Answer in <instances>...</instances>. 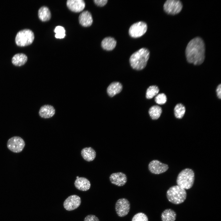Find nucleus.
<instances>
[{
	"label": "nucleus",
	"mask_w": 221,
	"mask_h": 221,
	"mask_svg": "<svg viewBox=\"0 0 221 221\" xmlns=\"http://www.w3.org/2000/svg\"><path fill=\"white\" fill-rule=\"evenodd\" d=\"M185 53L189 63L195 65L202 64L205 58V46L203 39L199 37L192 39L187 46Z\"/></svg>",
	"instance_id": "1"
},
{
	"label": "nucleus",
	"mask_w": 221,
	"mask_h": 221,
	"mask_svg": "<svg viewBox=\"0 0 221 221\" xmlns=\"http://www.w3.org/2000/svg\"><path fill=\"white\" fill-rule=\"evenodd\" d=\"M149 56V51L147 48L139 49L130 56L129 61L131 67L137 70L143 69L146 66Z\"/></svg>",
	"instance_id": "2"
},
{
	"label": "nucleus",
	"mask_w": 221,
	"mask_h": 221,
	"mask_svg": "<svg viewBox=\"0 0 221 221\" xmlns=\"http://www.w3.org/2000/svg\"><path fill=\"white\" fill-rule=\"evenodd\" d=\"M187 196L185 189L177 185L171 187L166 192L168 200L175 204H179L184 202Z\"/></svg>",
	"instance_id": "3"
},
{
	"label": "nucleus",
	"mask_w": 221,
	"mask_h": 221,
	"mask_svg": "<svg viewBox=\"0 0 221 221\" xmlns=\"http://www.w3.org/2000/svg\"><path fill=\"white\" fill-rule=\"evenodd\" d=\"M194 181V173L191 169L186 168L179 174L176 180L177 185L184 188L188 189L192 187Z\"/></svg>",
	"instance_id": "4"
},
{
	"label": "nucleus",
	"mask_w": 221,
	"mask_h": 221,
	"mask_svg": "<svg viewBox=\"0 0 221 221\" xmlns=\"http://www.w3.org/2000/svg\"><path fill=\"white\" fill-rule=\"evenodd\" d=\"M34 39L33 31L29 29H24L18 31L15 37V43L19 46L24 47L31 45Z\"/></svg>",
	"instance_id": "5"
},
{
	"label": "nucleus",
	"mask_w": 221,
	"mask_h": 221,
	"mask_svg": "<svg viewBox=\"0 0 221 221\" xmlns=\"http://www.w3.org/2000/svg\"><path fill=\"white\" fill-rule=\"evenodd\" d=\"M25 145V143L24 140L21 137L17 136H14L9 139L7 143L8 149L15 153L21 152Z\"/></svg>",
	"instance_id": "6"
},
{
	"label": "nucleus",
	"mask_w": 221,
	"mask_h": 221,
	"mask_svg": "<svg viewBox=\"0 0 221 221\" xmlns=\"http://www.w3.org/2000/svg\"><path fill=\"white\" fill-rule=\"evenodd\" d=\"M147 25L146 23L140 21L132 24L129 30L130 36L134 38L141 37L146 32Z\"/></svg>",
	"instance_id": "7"
},
{
	"label": "nucleus",
	"mask_w": 221,
	"mask_h": 221,
	"mask_svg": "<svg viewBox=\"0 0 221 221\" xmlns=\"http://www.w3.org/2000/svg\"><path fill=\"white\" fill-rule=\"evenodd\" d=\"M183 5L181 2L177 0H168L163 6L164 11L167 14L175 15L179 13L181 10Z\"/></svg>",
	"instance_id": "8"
},
{
	"label": "nucleus",
	"mask_w": 221,
	"mask_h": 221,
	"mask_svg": "<svg viewBox=\"0 0 221 221\" xmlns=\"http://www.w3.org/2000/svg\"><path fill=\"white\" fill-rule=\"evenodd\" d=\"M130 204L129 201L124 198L118 199L116 203L115 209L118 215L120 217L127 215L130 211Z\"/></svg>",
	"instance_id": "9"
},
{
	"label": "nucleus",
	"mask_w": 221,
	"mask_h": 221,
	"mask_svg": "<svg viewBox=\"0 0 221 221\" xmlns=\"http://www.w3.org/2000/svg\"><path fill=\"white\" fill-rule=\"evenodd\" d=\"M80 198L76 195L68 196L64 201L63 206L67 210L71 211L77 208L80 205Z\"/></svg>",
	"instance_id": "10"
},
{
	"label": "nucleus",
	"mask_w": 221,
	"mask_h": 221,
	"mask_svg": "<svg viewBox=\"0 0 221 221\" xmlns=\"http://www.w3.org/2000/svg\"><path fill=\"white\" fill-rule=\"evenodd\" d=\"M148 169L152 173L158 174L164 173L169 168L168 165L159 161L154 160L150 161L148 165Z\"/></svg>",
	"instance_id": "11"
},
{
	"label": "nucleus",
	"mask_w": 221,
	"mask_h": 221,
	"mask_svg": "<svg viewBox=\"0 0 221 221\" xmlns=\"http://www.w3.org/2000/svg\"><path fill=\"white\" fill-rule=\"evenodd\" d=\"M111 183L118 186L124 185L127 181V177L124 173L119 172L111 174L109 177Z\"/></svg>",
	"instance_id": "12"
},
{
	"label": "nucleus",
	"mask_w": 221,
	"mask_h": 221,
	"mask_svg": "<svg viewBox=\"0 0 221 221\" xmlns=\"http://www.w3.org/2000/svg\"><path fill=\"white\" fill-rule=\"evenodd\" d=\"M67 6L71 11L76 13L82 11L84 8L85 3L83 0H68Z\"/></svg>",
	"instance_id": "13"
},
{
	"label": "nucleus",
	"mask_w": 221,
	"mask_h": 221,
	"mask_svg": "<svg viewBox=\"0 0 221 221\" xmlns=\"http://www.w3.org/2000/svg\"><path fill=\"white\" fill-rule=\"evenodd\" d=\"M79 20L80 24L85 27H89L93 23V18L91 13L88 11H84L79 15Z\"/></svg>",
	"instance_id": "14"
},
{
	"label": "nucleus",
	"mask_w": 221,
	"mask_h": 221,
	"mask_svg": "<svg viewBox=\"0 0 221 221\" xmlns=\"http://www.w3.org/2000/svg\"><path fill=\"white\" fill-rule=\"evenodd\" d=\"M55 113V109L52 106L45 105L41 107L39 110V114L41 118H48L52 117Z\"/></svg>",
	"instance_id": "15"
},
{
	"label": "nucleus",
	"mask_w": 221,
	"mask_h": 221,
	"mask_svg": "<svg viewBox=\"0 0 221 221\" xmlns=\"http://www.w3.org/2000/svg\"><path fill=\"white\" fill-rule=\"evenodd\" d=\"M74 185L78 189L81 191H86L89 190L91 187L90 181L84 177H79L75 181Z\"/></svg>",
	"instance_id": "16"
},
{
	"label": "nucleus",
	"mask_w": 221,
	"mask_h": 221,
	"mask_svg": "<svg viewBox=\"0 0 221 221\" xmlns=\"http://www.w3.org/2000/svg\"><path fill=\"white\" fill-rule=\"evenodd\" d=\"M81 155L83 158L87 161H93L96 156L95 151L91 147H85L82 149Z\"/></svg>",
	"instance_id": "17"
},
{
	"label": "nucleus",
	"mask_w": 221,
	"mask_h": 221,
	"mask_svg": "<svg viewBox=\"0 0 221 221\" xmlns=\"http://www.w3.org/2000/svg\"><path fill=\"white\" fill-rule=\"evenodd\" d=\"M122 84L118 82H113L111 83L108 87L107 92L108 95L112 97L119 93L122 90Z\"/></svg>",
	"instance_id": "18"
},
{
	"label": "nucleus",
	"mask_w": 221,
	"mask_h": 221,
	"mask_svg": "<svg viewBox=\"0 0 221 221\" xmlns=\"http://www.w3.org/2000/svg\"><path fill=\"white\" fill-rule=\"evenodd\" d=\"M28 60L27 56L23 53H18L14 55L12 58V64L16 66H21L27 62Z\"/></svg>",
	"instance_id": "19"
},
{
	"label": "nucleus",
	"mask_w": 221,
	"mask_h": 221,
	"mask_svg": "<svg viewBox=\"0 0 221 221\" xmlns=\"http://www.w3.org/2000/svg\"><path fill=\"white\" fill-rule=\"evenodd\" d=\"M117 44L116 41L113 37H107L102 41L101 45L104 50L107 51H111L115 47Z\"/></svg>",
	"instance_id": "20"
},
{
	"label": "nucleus",
	"mask_w": 221,
	"mask_h": 221,
	"mask_svg": "<svg viewBox=\"0 0 221 221\" xmlns=\"http://www.w3.org/2000/svg\"><path fill=\"white\" fill-rule=\"evenodd\" d=\"M39 19L42 21L49 20L51 17V12L48 8L46 6H43L39 9L38 13Z\"/></svg>",
	"instance_id": "21"
},
{
	"label": "nucleus",
	"mask_w": 221,
	"mask_h": 221,
	"mask_svg": "<svg viewBox=\"0 0 221 221\" xmlns=\"http://www.w3.org/2000/svg\"><path fill=\"white\" fill-rule=\"evenodd\" d=\"M176 214L171 209H165L161 213V219L162 221H175L176 219Z\"/></svg>",
	"instance_id": "22"
},
{
	"label": "nucleus",
	"mask_w": 221,
	"mask_h": 221,
	"mask_svg": "<svg viewBox=\"0 0 221 221\" xmlns=\"http://www.w3.org/2000/svg\"><path fill=\"white\" fill-rule=\"evenodd\" d=\"M162 112L161 107L157 105H154L149 108V113L152 119L156 120L160 117Z\"/></svg>",
	"instance_id": "23"
},
{
	"label": "nucleus",
	"mask_w": 221,
	"mask_h": 221,
	"mask_svg": "<svg viewBox=\"0 0 221 221\" xmlns=\"http://www.w3.org/2000/svg\"><path fill=\"white\" fill-rule=\"evenodd\" d=\"M185 112V107L181 103L176 104L174 109L175 116L178 118L180 119L182 118Z\"/></svg>",
	"instance_id": "24"
},
{
	"label": "nucleus",
	"mask_w": 221,
	"mask_h": 221,
	"mask_svg": "<svg viewBox=\"0 0 221 221\" xmlns=\"http://www.w3.org/2000/svg\"><path fill=\"white\" fill-rule=\"evenodd\" d=\"M159 90L157 86L152 85L149 86L147 89L146 93V97L150 99L157 95L159 92Z\"/></svg>",
	"instance_id": "25"
},
{
	"label": "nucleus",
	"mask_w": 221,
	"mask_h": 221,
	"mask_svg": "<svg viewBox=\"0 0 221 221\" xmlns=\"http://www.w3.org/2000/svg\"><path fill=\"white\" fill-rule=\"evenodd\" d=\"M54 32L56 33L55 37L57 38H63L65 36V30L62 26H58L56 27L54 29Z\"/></svg>",
	"instance_id": "26"
},
{
	"label": "nucleus",
	"mask_w": 221,
	"mask_h": 221,
	"mask_svg": "<svg viewBox=\"0 0 221 221\" xmlns=\"http://www.w3.org/2000/svg\"><path fill=\"white\" fill-rule=\"evenodd\" d=\"M132 221H148V219L145 214L142 212H139L133 216Z\"/></svg>",
	"instance_id": "27"
},
{
	"label": "nucleus",
	"mask_w": 221,
	"mask_h": 221,
	"mask_svg": "<svg viewBox=\"0 0 221 221\" xmlns=\"http://www.w3.org/2000/svg\"><path fill=\"white\" fill-rule=\"evenodd\" d=\"M167 99L166 95L163 93L157 95L155 98V101L156 103L160 105L165 104L166 102Z\"/></svg>",
	"instance_id": "28"
},
{
	"label": "nucleus",
	"mask_w": 221,
	"mask_h": 221,
	"mask_svg": "<svg viewBox=\"0 0 221 221\" xmlns=\"http://www.w3.org/2000/svg\"><path fill=\"white\" fill-rule=\"evenodd\" d=\"M84 221H99L98 218L93 215H89L85 217Z\"/></svg>",
	"instance_id": "29"
},
{
	"label": "nucleus",
	"mask_w": 221,
	"mask_h": 221,
	"mask_svg": "<svg viewBox=\"0 0 221 221\" xmlns=\"http://www.w3.org/2000/svg\"><path fill=\"white\" fill-rule=\"evenodd\" d=\"M107 0H94V2L98 6L102 7L104 6L107 2Z\"/></svg>",
	"instance_id": "30"
},
{
	"label": "nucleus",
	"mask_w": 221,
	"mask_h": 221,
	"mask_svg": "<svg viewBox=\"0 0 221 221\" xmlns=\"http://www.w3.org/2000/svg\"><path fill=\"white\" fill-rule=\"evenodd\" d=\"M216 92L217 93V95L219 99H220L221 98V84H220L217 86L216 89Z\"/></svg>",
	"instance_id": "31"
},
{
	"label": "nucleus",
	"mask_w": 221,
	"mask_h": 221,
	"mask_svg": "<svg viewBox=\"0 0 221 221\" xmlns=\"http://www.w3.org/2000/svg\"><path fill=\"white\" fill-rule=\"evenodd\" d=\"M76 179H78V178H79V177L78 176H77L76 177Z\"/></svg>",
	"instance_id": "32"
}]
</instances>
